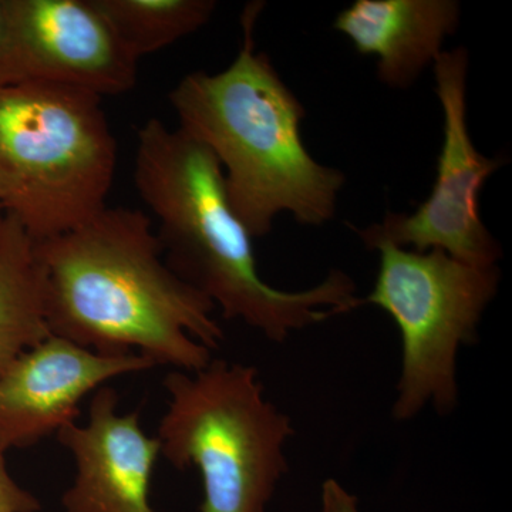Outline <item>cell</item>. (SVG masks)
<instances>
[{"label":"cell","mask_w":512,"mask_h":512,"mask_svg":"<svg viewBox=\"0 0 512 512\" xmlns=\"http://www.w3.org/2000/svg\"><path fill=\"white\" fill-rule=\"evenodd\" d=\"M35 248L52 335L184 372L207 366L224 342L214 303L167 265L143 211L104 207Z\"/></svg>","instance_id":"obj_1"},{"label":"cell","mask_w":512,"mask_h":512,"mask_svg":"<svg viewBox=\"0 0 512 512\" xmlns=\"http://www.w3.org/2000/svg\"><path fill=\"white\" fill-rule=\"evenodd\" d=\"M134 185L156 217L165 262L207 296L222 318L284 343L362 305L355 282L340 269L303 291H282L264 281L254 238L229 204L221 165L183 128L150 119L137 131Z\"/></svg>","instance_id":"obj_2"},{"label":"cell","mask_w":512,"mask_h":512,"mask_svg":"<svg viewBox=\"0 0 512 512\" xmlns=\"http://www.w3.org/2000/svg\"><path fill=\"white\" fill-rule=\"evenodd\" d=\"M259 10H245L244 40L227 69L185 74L170 93L178 127L217 158L229 204L254 239L271 234L285 212L308 227L328 224L346 183L342 171L309 153L302 101L269 56L256 52Z\"/></svg>","instance_id":"obj_3"},{"label":"cell","mask_w":512,"mask_h":512,"mask_svg":"<svg viewBox=\"0 0 512 512\" xmlns=\"http://www.w3.org/2000/svg\"><path fill=\"white\" fill-rule=\"evenodd\" d=\"M117 157L99 94L0 86V205L30 238L62 235L107 207Z\"/></svg>","instance_id":"obj_4"},{"label":"cell","mask_w":512,"mask_h":512,"mask_svg":"<svg viewBox=\"0 0 512 512\" xmlns=\"http://www.w3.org/2000/svg\"><path fill=\"white\" fill-rule=\"evenodd\" d=\"M161 456L200 473L201 512H268L289 473L292 417L266 397L255 366L214 359L197 372L165 376Z\"/></svg>","instance_id":"obj_5"},{"label":"cell","mask_w":512,"mask_h":512,"mask_svg":"<svg viewBox=\"0 0 512 512\" xmlns=\"http://www.w3.org/2000/svg\"><path fill=\"white\" fill-rule=\"evenodd\" d=\"M372 292L363 299L396 323L402 367L392 417L416 419L426 407L440 417L457 409L458 353L478 329L500 288L498 265H470L440 249L417 252L384 245Z\"/></svg>","instance_id":"obj_6"},{"label":"cell","mask_w":512,"mask_h":512,"mask_svg":"<svg viewBox=\"0 0 512 512\" xmlns=\"http://www.w3.org/2000/svg\"><path fill=\"white\" fill-rule=\"evenodd\" d=\"M470 57L464 47L441 52L433 64L443 110V144L433 188L413 212H387L366 228H355L366 248L384 245L424 252L440 249L470 265L494 266L503 247L480 217L478 197L505 157H487L474 146L467 124Z\"/></svg>","instance_id":"obj_7"},{"label":"cell","mask_w":512,"mask_h":512,"mask_svg":"<svg viewBox=\"0 0 512 512\" xmlns=\"http://www.w3.org/2000/svg\"><path fill=\"white\" fill-rule=\"evenodd\" d=\"M137 66L93 0H8L0 86L52 83L116 96L133 89Z\"/></svg>","instance_id":"obj_8"},{"label":"cell","mask_w":512,"mask_h":512,"mask_svg":"<svg viewBox=\"0 0 512 512\" xmlns=\"http://www.w3.org/2000/svg\"><path fill=\"white\" fill-rule=\"evenodd\" d=\"M138 353H99L50 335L0 370V448L35 446L77 421L80 403L116 377L154 369Z\"/></svg>","instance_id":"obj_9"},{"label":"cell","mask_w":512,"mask_h":512,"mask_svg":"<svg viewBox=\"0 0 512 512\" xmlns=\"http://www.w3.org/2000/svg\"><path fill=\"white\" fill-rule=\"evenodd\" d=\"M56 437L76 464L64 512H154L150 488L160 440L144 431L140 413L119 412L113 387L93 393L86 423L66 424Z\"/></svg>","instance_id":"obj_10"},{"label":"cell","mask_w":512,"mask_h":512,"mask_svg":"<svg viewBox=\"0 0 512 512\" xmlns=\"http://www.w3.org/2000/svg\"><path fill=\"white\" fill-rule=\"evenodd\" d=\"M456 0H356L336 16L333 28L356 52L377 59V77L390 89L412 87L457 32Z\"/></svg>","instance_id":"obj_11"},{"label":"cell","mask_w":512,"mask_h":512,"mask_svg":"<svg viewBox=\"0 0 512 512\" xmlns=\"http://www.w3.org/2000/svg\"><path fill=\"white\" fill-rule=\"evenodd\" d=\"M50 335L35 239L5 214L0 220V370Z\"/></svg>","instance_id":"obj_12"},{"label":"cell","mask_w":512,"mask_h":512,"mask_svg":"<svg viewBox=\"0 0 512 512\" xmlns=\"http://www.w3.org/2000/svg\"><path fill=\"white\" fill-rule=\"evenodd\" d=\"M136 60L173 45L210 22L214 0H93Z\"/></svg>","instance_id":"obj_13"},{"label":"cell","mask_w":512,"mask_h":512,"mask_svg":"<svg viewBox=\"0 0 512 512\" xmlns=\"http://www.w3.org/2000/svg\"><path fill=\"white\" fill-rule=\"evenodd\" d=\"M5 453L0 448V512H39L42 504L36 495L20 487L10 476Z\"/></svg>","instance_id":"obj_14"},{"label":"cell","mask_w":512,"mask_h":512,"mask_svg":"<svg viewBox=\"0 0 512 512\" xmlns=\"http://www.w3.org/2000/svg\"><path fill=\"white\" fill-rule=\"evenodd\" d=\"M320 512H362L359 498L336 478H328L320 490Z\"/></svg>","instance_id":"obj_15"},{"label":"cell","mask_w":512,"mask_h":512,"mask_svg":"<svg viewBox=\"0 0 512 512\" xmlns=\"http://www.w3.org/2000/svg\"><path fill=\"white\" fill-rule=\"evenodd\" d=\"M6 30H8V0H0V60L5 47Z\"/></svg>","instance_id":"obj_16"},{"label":"cell","mask_w":512,"mask_h":512,"mask_svg":"<svg viewBox=\"0 0 512 512\" xmlns=\"http://www.w3.org/2000/svg\"><path fill=\"white\" fill-rule=\"evenodd\" d=\"M3 215H5V212H3L2 205H0V220H2Z\"/></svg>","instance_id":"obj_17"}]
</instances>
